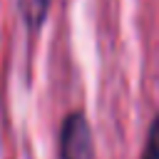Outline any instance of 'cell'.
<instances>
[{
  "mask_svg": "<svg viewBox=\"0 0 159 159\" xmlns=\"http://www.w3.org/2000/svg\"><path fill=\"white\" fill-rule=\"evenodd\" d=\"M60 159H97L89 122L82 112H70L60 129Z\"/></svg>",
  "mask_w": 159,
  "mask_h": 159,
  "instance_id": "6da1fadb",
  "label": "cell"
},
{
  "mask_svg": "<svg viewBox=\"0 0 159 159\" xmlns=\"http://www.w3.org/2000/svg\"><path fill=\"white\" fill-rule=\"evenodd\" d=\"M142 159H159V114L149 124V134H147V142H144Z\"/></svg>",
  "mask_w": 159,
  "mask_h": 159,
  "instance_id": "3957f363",
  "label": "cell"
},
{
  "mask_svg": "<svg viewBox=\"0 0 159 159\" xmlns=\"http://www.w3.org/2000/svg\"><path fill=\"white\" fill-rule=\"evenodd\" d=\"M17 7H20V15H22V22L30 32H37L45 20H47V12H50V0H17Z\"/></svg>",
  "mask_w": 159,
  "mask_h": 159,
  "instance_id": "7a4b0ae2",
  "label": "cell"
}]
</instances>
